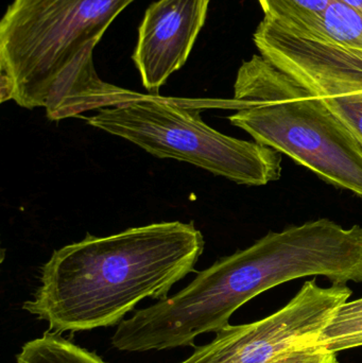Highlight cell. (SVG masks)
Segmentation results:
<instances>
[{
	"instance_id": "9",
	"label": "cell",
	"mask_w": 362,
	"mask_h": 363,
	"mask_svg": "<svg viewBox=\"0 0 362 363\" xmlns=\"http://www.w3.org/2000/svg\"><path fill=\"white\" fill-rule=\"evenodd\" d=\"M17 363H106L93 352L87 351L64 338L59 333H45L29 341L16 356Z\"/></svg>"
},
{
	"instance_id": "7",
	"label": "cell",
	"mask_w": 362,
	"mask_h": 363,
	"mask_svg": "<svg viewBox=\"0 0 362 363\" xmlns=\"http://www.w3.org/2000/svg\"><path fill=\"white\" fill-rule=\"evenodd\" d=\"M253 40L261 57L300 84L362 76V14L340 0L302 30L264 18Z\"/></svg>"
},
{
	"instance_id": "13",
	"label": "cell",
	"mask_w": 362,
	"mask_h": 363,
	"mask_svg": "<svg viewBox=\"0 0 362 363\" xmlns=\"http://www.w3.org/2000/svg\"><path fill=\"white\" fill-rule=\"evenodd\" d=\"M340 1L346 4V6H351V8L355 9L362 14V0H340Z\"/></svg>"
},
{
	"instance_id": "3",
	"label": "cell",
	"mask_w": 362,
	"mask_h": 363,
	"mask_svg": "<svg viewBox=\"0 0 362 363\" xmlns=\"http://www.w3.org/2000/svg\"><path fill=\"white\" fill-rule=\"evenodd\" d=\"M135 0H13L0 23V99L44 108L49 121L116 106L121 87L96 72L93 53Z\"/></svg>"
},
{
	"instance_id": "8",
	"label": "cell",
	"mask_w": 362,
	"mask_h": 363,
	"mask_svg": "<svg viewBox=\"0 0 362 363\" xmlns=\"http://www.w3.org/2000/svg\"><path fill=\"white\" fill-rule=\"evenodd\" d=\"M210 0H159L145 13L132 59L151 95L186 63Z\"/></svg>"
},
{
	"instance_id": "4",
	"label": "cell",
	"mask_w": 362,
	"mask_h": 363,
	"mask_svg": "<svg viewBox=\"0 0 362 363\" xmlns=\"http://www.w3.org/2000/svg\"><path fill=\"white\" fill-rule=\"evenodd\" d=\"M227 117L255 142L290 157L322 180L362 198V145L295 79L261 55L238 69Z\"/></svg>"
},
{
	"instance_id": "5",
	"label": "cell",
	"mask_w": 362,
	"mask_h": 363,
	"mask_svg": "<svg viewBox=\"0 0 362 363\" xmlns=\"http://www.w3.org/2000/svg\"><path fill=\"white\" fill-rule=\"evenodd\" d=\"M87 123L133 143L153 157L186 162L242 185H267L282 177L280 152L213 129L195 106L171 98L142 95L101 108Z\"/></svg>"
},
{
	"instance_id": "2",
	"label": "cell",
	"mask_w": 362,
	"mask_h": 363,
	"mask_svg": "<svg viewBox=\"0 0 362 363\" xmlns=\"http://www.w3.org/2000/svg\"><path fill=\"white\" fill-rule=\"evenodd\" d=\"M204 247L193 222L89 234L53 252L23 309L59 334L118 325L142 301L167 298L176 283L195 272Z\"/></svg>"
},
{
	"instance_id": "1",
	"label": "cell",
	"mask_w": 362,
	"mask_h": 363,
	"mask_svg": "<svg viewBox=\"0 0 362 363\" xmlns=\"http://www.w3.org/2000/svg\"><path fill=\"white\" fill-rule=\"evenodd\" d=\"M323 277L362 284V228L322 218L268 233L247 249L197 273L184 289L125 320L140 352L195 347L198 337L229 325L237 309L263 292L293 279Z\"/></svg>"
},
{
	"instance_id": "6",
	"label": "cell",
	"mask_w": 362,
	"mask_h": 363,
	"mask_svg": "<svg viewBox=\"0 0 362 363\" xmlns=\"http://www.w3.org/2000/svg\"><path fill=\"white\" fill-rule=\"evenodd\" d=\"M352 290L346 285L320 287L306 281L293 300L269 317L242 325H227L212 342L196 347L180 363H269L291 350L310 347Z\"/></svg>"
},
{
	"instance_id": "10",
	"label": "cell",
	"mask_w": 362,
	"mask_h": 363,
	"mask_svg": "<svg viewBox=\"0 0 362 363\" xmlns=\"http://www.w3.org/2000/svg\"><path fill=\"white\" fill-rule=\"evenodd\" d=\"M314 345L335 354L362 347V298L341 305Z\"/></svg>"
},
{
	"instance_id": "11",
	"label": "cell",
	"mask_w": 362,
	"mask_h": 363,
	"mask_svg": "<svg viewBox=\"0 0 362 363\" xmlns=\"http://www.w3.org/2000/svg\"><path fill=\"white\" fill-rule=\"evenodd\" d=\"M264 18L280 27L302 30L310 27L324 14L331 0H259Z\"/></svg>"
},
{
	"instance_id": "12",
	"label": "cell",
	"mask_w": 362,
	"mask_h": 363,
	"mask_svg": "<svg viewBox=\"0 0 362 363\" xmlns=\"http://www.w3.org/2000/svg\"><path fill=\"white\" fill-rule=\"evenodd\" d=\"M337 354L319 345L298 347L269 363H338Z\"/></svg>"
}]
</instances>
